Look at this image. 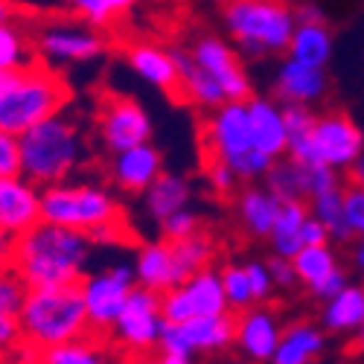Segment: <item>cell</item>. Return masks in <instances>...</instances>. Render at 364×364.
Here are the masks:
<instances>
[{
    "label": "cell",
    "instance_id": "d4e9b609",
    "mask_svg": "<svg viewBox=\"0 0 364 364\" xmlns=\"http://www.w3.org/2000/svg\"><path fill=\"white\" fill-rule=\"evenodd\" d=\"M364 323V286H344L336 297L323 300V312H321V326L332 336L341 332H358Z\"/></svg>",
    "mask_w": 364,
    "mask_h": 364
},
{
    "label": "cell",
    "instance_id": "4fadbf2b",
    "mask_svg": "<svg viewBox=\"0 0 364 364\" xmlns=\"http://www.w3.org/2000/svg\"><path fill=\"white\" fill-rule=\"evenodd\" d=\"M312 146L321 164L332 169H350L364 155V132L344 111H323L315 119Z\"/></svg>",
    "mask_w": 364,
    "mask_h": 364
},
{
    "label": "cell",
    "instance_id": "ffe728a7",
    "mask_svg": "<svg viewBox=\"0 0 364 364\" xmlns=\"http://www.w3.org/2000/svg\"><path fill=\"white\" fill-rule=\"evenodd\" d=\"M172 55H175L178 79H181V102L196 105L201 111H213L222 102H228L222 85L196 62L190 47H172Z\"/></svg>",
    "mask_w": 364,
    "mask_h": 364
},
{
    "label": "cell",
    "instance_id": "8fae6325",
    "mask_svg": "<svg viewBox=\"0 0 364 364\" xmlns=\"http://www.w3.org/2000/svg\"><path fill=\"white\" fill-rule=\"evenodd\" d=\"M236 338V312L225 315H198L184 323H166L161 329V353L166 355H196L233 347Z\"/></svg>",
    "mask_w": 364,
    "mask_h": 364
},
{
    "label": "cell",
    "instance_id": "4316f807",
    "mask_svg": "<svg viewBox=\"0 0 364 364\" xmlns=\"http://www.w3.org/2000/svg\"><path fill=\"white\" fill-rule=\"evenodd\" d=\"M190 196H193V187L184 175L161 172L155 178V184L143 193V204H146V213L161 222V219L172 216L175 210H184L190 204Z\"/></svg>",
    "mask_w": 364,
    "mask_h": 364
},
{
    "label": "cell",
    "instance_id": "ee69618b",
    "mask_svg": "<svg viewBox=\"0 0 364 364\" xmlns=\"http://www.w3.org/2000/svg\"><path fill=\"white\" fill-rule=\"evenodd\" d=\"M23 329L18 315H0V355H9L15 350H23Z\"/></svg>",
    "mask_w": 364,
    "mask_h": 364
},
{
    "label": "cell",
    "instance_id": "836d02e7",
    "mask_svg": "<svg viewBox=\"0 0 364 364\" xmlns=\"http://www.w3.org/2000/svg\"><path fill=\"white\" fill-rule=\"evenodd\" d=\"M38 364H108L102 355V338H76L47 350H36Z\"/></svg>",
    "mask_w": 364,
    "mask_h": 364
},
{
    "label": "cell",
    "instance_id": "91938a15",
    "mask_svg": "<svg viewBox=\"0 0 364 364\" xmlns=\"http://www.w3.org/2000/svg\"><path fill=\"white\" fill-rule=\"evenodd\" d=\"M23 364H38V361H36V353H33V355H29V358H26Z\"/></svg>",
    "mask_w": 364,
    "mask_h": 364
},
{
    "label": "cell",
    "instance_id": "cb8c5ba5",
    "mask_svg": "<svg viewBox=\"0 0 364 364\" xmlns=\"http://www.w3.org/2000/svg\"><path fill=\"white\" fill-rule=\"evenodd\" d=\"M280 204L283 201L268 187H248V190H242L239 198H236V213H239L242 228H245L251 236L268 239L271 228H274V222H277Z\"/></svg>",
    "mask_w": 364,
    "mask_h": 364
},
{
    "label": "cell",
    "instance_id": "ac0fdd59",
    "mask_svg": "<svg viewBox=\"0 0 364 364\" xmlns=\"http://www.w3.org/2000/svg\"><path fill=\"white\" fill-rule=\"evenodd\" d=\"M126 62L146 85L181 102V79H178V65L172 50L155 41H132L126 44Z\"/></svg>",
    "mask_w": 364,
    "mask_h": 364
},
{
    "label": "cell",
    "instance_id": "f907efd6",
    "mask_svg": "<svg viewBox=\"0 0 364 364\" xmlns=\"http://www.w3.org/2000/svg\"><path fill=\"white\" fill-rule=\"evenodd\" d=\"M15 242H18L15 233H9L6 228H0V268L12 265V259H15Z\"/></svg>",
    "mask_w": 364,
    "mask_h": 364
},
{
    "label": "cell",
    "instance_id": "74e56055",
    "mask_svg": "<svg viewBox=\"0 0 364 364\" xmlns=\"http://www.w3.org/2000/svg\"><path fill=\"white\" fill-rule=\"evenodd\" d=\"M158 225H161V239H166V242H181V239H187V236L204 230L201 216L196 213V210H190V207L175 210L172 216L161 219Z\"/></svg>",
    "mask_w": 364,
    "mask_h": 364
},
{
    "label": "cell",
    "instance_id": "9c48e42d",
    "mask_svg": "<svg viewBox=\"0 0 364 364\" xmlns=\"http://www.w3.org/2000/svg\"><path fill=\"white\" fill-rule=\"evenodd\" d=\"M161 329H164V315H161V294L134 286L123 312L114 321L108 338L137 358L151 353L161 344Z\"/></svg>",
    "mask_w": 364,
    "mask_h": 364
},
{
    "label": "cell",
    "instance_id": "8992f818",
    "mask_svg": "<svg viewBox=\"0 0 364 364\" xmlns=\"http://www.w3.org/2000/svg\"><path fill=\"white\" fill-rule=\"evenodd\" d=\"M222 21L236 50L248 58L286 53L297 26L289 0H225Z\"/></svg>",
    "mask_w": 364,
    "mask_h": 364
},
{
    "label": "cell",
    "instance_id": "277c9868",
    "mask_svg": "<svg viewBox=\"0 0 364 364\" xmlns=\"http://www.w3.org/2000/svg\"><path fill=\"white\" fill-rule=\"evenodd\" d=\"M201 158L228 164L239 181H257L274 166V158L257 149L248 102L228 100L219 108L207 111L201 123Z\"/></svg>",
    "mask_w": 364,
    "mask_h": 364
},
{
    "label": "cell",
    "instance_id": "e0dca14e",
    "mask_svg": "<svg viewBox=\"0 0 364 364\" xmlns=\"http://www.w3.org/2000/svg\"><path fill=\"white\" fill-rule=\"evenodd\" d=\"M329 94L326 68L303 65L286 55L274 76V100L280 105H315Z\"/></svg>",
    "mask_w": 364,
    "mask_h": 364
},
{
    "label": "cell",
    "instance_id": "83f0119b",
    "mask_svg": "<svg viewBox=\"0 0 364 364\" xmlns=\"http://www.w3.org/2000/svg\"><path fill=\"white\" fill-rule=\"evenodd\" d=\"M36 62H41L36 50V36H29L18 18L0 21V73H15Z\"/></svg>",
    "mask_w": 364,
    "mask_h": 364
},
{
    "label": "cell",
    "instance_id": "8d00e7d4",
    "mask_svg": "<svg viewBox=\"0 0 364 364\" xmlns=\"http://www.w3.org/2000/svg\"><path fill=\"white\" fill-rule=\"evenodd\" d=\"M26 291L29 286L12 265L0 268V315H18L26 300Z\"/></svg>",
    "mask_w": 364,
    "mask_h": 364
},
{
    "label": "cell",
    "instance_id": "ab89813d",
    "mask_svg": "<svg viewBox=\"0 0 364 364\" xmlns=\"http://www.w3.org/2000/svg\"><path fill=\"white\" fill-rule=\"evenodd\" d=\"M23 175V155H21V134L0 129V178Z\"/></svg>",
    "mask_w": 364,
    "mask_h": 364
},
{
    "label": "cell",
    "instance_id": "ba28073f",
    "mask_svg": "<svg viewBox=\"0 0 364 364\" xmlns=\"http://www.w3.org/2000/svg\"><path fill=\"white\" fill-rule=\"evenodd\" d=\"M134 286H137L134 265H111L82 277L79 289H82V300L90 321V336L108 338V332L119 318V312H123Z\"/></svg>",
    "mask_w": 364,
    "mask_h": 364
},
{
    "label": "cell",
    "instance_id": "52a82bcc",
    "mask_svg": "<svg viewBox=\"0 0 364 364\" xmlns=\"http://www.w3.org/2000/svg\"><path fill=\"white\" fill-rule=\"evenodd\" d=\"M41 219L82 230L87 236L114 222H126L123 207L105 187L73 184V181H62V184L41 190Z\"/></svg>",
    "mask_w": 364,
    "mask_h": 364
},
{
    "label": "cell",
    "instance_id": "1f68e13d",
    "mask_svg": "<svg viewBox=\"0 0 364 364\" xmlns=\"http://www.w3.org/2000/svg\"><path fill=\"white\" fill-rule=\"evenodd\" d=\"M172 254H175V262H178V274H181V283L190 280L196 271L213 265L216 259V242L207 230H198L181 242H172Z\"/></svg>",
    "mask_w": 364,
    "mask_h": 364
},
{
    "label": "cell",
    "instance_id": "9f6ffc18",
    "mask_svg": "<svg viewBox=\"0 0 364 364\" xmlns=\"http://www.w3.org/2000/svg\"><path fill=\"white\" fill-rule=\"evenodd\" d=\"M9 18H15L12 0H0V21H9Z\"/></svg>",
    "mask_w": 364,
    "mask_h": 364
},
{
    "label": "cell",
    "instance_id": "7dc6e473",
    "mask_svg": "<svg viewBox=\"0 0 364 364\" xmlns=\"http://www.w3.org/2000/svg\"><path fill=\"white\" fill-rule=\"evenodd\" d=\"M344 286H350V277H347L344 268H338V271H332V274H329L323 283H318V286L312 289V294L321 297V300H329V297H336Z\"/></svg>",
    "mask_w": 364,
    "mask_h": 364
},
{
    "label": "cell",
    "instance_id": "30bf717a",
    "mask_svg": "<svg viewBox=\"0 0 364 364\" xmlns=\"http://www.w3.org/2000/svg\"><path fill=\"white\" fill-rule=\"evenodd\" d=\"M97 132L102 146L117 155L123 149L151 140V117L134 97L105 90L97 105Z\"/></svg>",
    "mask_w": 364,
    "mask_h": 364
},
{
    "label": "cell",
    "instance_id": "6da1fadb",
    "mask_svg": "<svg viewBox=\"0 0 364 364\" xmlns=\"http://www.w3.org/2000/svg\"><path fill=\"white\" fill-rule=\"evenodd\" d=\"M94 251V239L82 230L38 222L15 242L12 268L29 289H53L82 283L85 268Z\"/></svg>",
    "mask_w": 364,
    "mask_h": 364
},
{
    "label": "cell",
    "instance_id": "11a10c76",
    "mask_svg": "<svg viewBox=\"0 0 364 364\" xmlns=\"http://www.w3.org/2000/svg\"><path fill=\"white\" fill-rule=\"evenodd\" d=\"M161 364H196L193 355H166L161 353Z\"/></svg>",
    "mask_w": 364,
    "mask_h": 364
},
{
    "label": "cell",
    "instance_id": "5bb4252c",
    "mask_svg": "<svg viewBox=\"0 0 364 364\" xmlns=\"http://www.w3.org/2000/svg\"><path fill=\"white\" fill-rule=\"evenodd\" d=\"M190 53L196 55V62L222 85L228 100L248 102L254 97L251 94L248 70H245V65L239 62V50H233L225 38H219V36H198L190 44Z\"/></svg>",
    "mask_w": 364,
    "mask_h": 364
},
{
    "label": "cell",
    "instance_id": "f1b7e54d",
    "mask_svg": "<svg viewBox=\"0 0 364 364\" xmlns=\"http://www.w3.org/2000/svg\"><path fill=\"white\" fill-rule=\"evenodd\" d=\"M309 219V204L306 201H283L277 222L271 228V251L277 257H294L303 248V225Z\"/></svg>",
    "mask_w": 364,
    "mask_h": 364
},
{
    "label": "cell",
    "instance_id": "44dd1931",
    "mask_svg": "<svg viewBox=\"0 0 364 364\" xmlns=\"http://www.w3.org/2000/svg\"><path fill=\"white\" fill-rule=\"evenodd\" d=\"M248 117H251V132H254L257 149L274 161L286 158L289 155V132H286L283 105L274 97H251Z\"/></svg>",
    "mask_w": 364,
    "mask_h": 364
},
{
    "label": "cell",
    "instance_id": "5b68a950",
    "mask_svg": "<svg viewBox=\"0 0 364 364\" xmlns=\"http://www.w3.org/2000/svg\"><path fill=\"white\" fill-rule=\"evenodd\" d=\"M21 155L23 178H29L41 190L68 181L85 155V140L76 119H70L68 114H55L26 129L21 134Z\"/></svg>",
    "mask_w": 364,
    "mask_h": 364
},
{
    "label": "cell",
    "instance_id": "d6a6232c",
    "mask_svg": "<svg viewBox=\"0 0 364 364\" xmlns=\"http://www.w3.org/2000/svg\"><path fill=\"white\" fill-rule=\"evenodd\" d=\"M291 262H294V271H297V280L306 286L309 291L318 283H323L332 274V271L341 268L338 265V254L329 248V242H326V245H303L291 257Z\"/></svg>",
    "mask_w": 364,
    "mask_h": 364
},
{
    "label": "cell",
    "instance_id": "7bdbcfd3",
    "mask_svg": "<svg viewBox=\"0 0 364 364\" xmlns=\"http://www.w3.org/2000/svg\"><path fill=\"white\" fill-rule=\"evenodd\" d=\"M245 271H248V280H251V289H254V300L257 303H268L271 297H274L277 286H274V280H271V271H268L265 262H248Z\"/></svg>",
    "mask_w": 364,
    "mask_h": 364
},
{
    "label": "cell",
    "instance_id": "60d3db41",
    "mask_svg": "<svg viewBox=\"0 0 364 364\" xmlns=\"http://www.w3.org/2000/svg\"><path fill=\"white\" fill-rule=\"evenodd\" d=\"M201 166H204V178H207V184L213 187V193H219V196H230V193H236L239 175H236L228 164L201 158Z\"/></svg>",
    "mask_w": 364,
    "mask_h": 364
},
{
    "label": "cell",
    "instance_id": "816d5d0a",
    "mask_svg": "<svg viewBox=\"0 0 364 364\" xmlns=\"http://www.w3.org/2000/svg\"><path fill=\"white\" fill-rule=\"evenodd\" d=\"M344 175H347V184H353V187H361V190H364V155H361V158H358V161H355Z\"/></svg>",
    "mask_w": 364,
    "mask_h": 364
},
{
    "label": "cell",
    "instance_id": "f546056e",
    "mask_svg": "<svg viewBox=\"0 0 364 364\" xmlns=\"http://www.w3.org/2000/svg\"><path fill=\"white\" fill-rule=\"evenodd\" d=\"M286 53L291 58H297V62H303V65L326 68L329 58H332V29H329V23H297Z\"/></svg>",
    "mask_w": 364,
    "mask_h": 364
},
{
    "label": "cell",
    "instance_id": "c3c4849f",
    "mask_svg": "<svg viewBox=\"0 0 364 364\" xmlns=\"http://www.w3.org/2000/svg\"><path fill=\"white\" fill-rule=\"evenodd\" d=\"M294 9V21L297 23H326V15L318 4H312V0H297V4H291Z\"/></svg>",
    "mask_w": 364,
    "mask_h": 364
},
{
    "label": "cell",
    "instance_id": "e575fe53",
    "mask_svg": "<svg viewBox=\"0 0 364 364\" xmlns=\"http://www.w3.org/2000/svg\"><path fill=\"white\" fill-rule=\"evenodd\" d=\"M306 204H309V213L323 222V228L329 230V236L336 242H350L353 239V230H350L347 216H344V187L312 196Z\"/></svg>",
    "mask_w": 364,
    "mask_h": 364
},
{
    "label": "cell",
    "instance_id": "484cf974",
    "mask_svg": "<svg viewBox=\"0 0 364 364\" xmlns=\"http://www.w3.org/2000/svg\"><path fill=\"white\" fill-rule=\"evenodd\" d=\"M181 289H184L190 306L198 315H225L230 312V303H228V294H225V286H222V271L216 268H201L196 271V274L190 280L181 283Z\"/></svg>",
    "mask_w": 364,
    "mask_h": 364
},
{
    "label": "cell",
    "instance_id": "d590c367",
    "mask_svg": "<svg viewBox=\"0 0 364 364\" xmlns=\"http://www.w3.org/2000/svg\"><path fill=\"white\" fill-rule=\"evenodd\" d=\"M222 286H225V294L230 303V312H245L257 303L245 265H225L222 268Z\"/></svg>",
    "mask_w": 364,
    "mask_h": 364
},
{
    "label": "cell",
    "instance_id": "7c38bea8",
    "mask_svg": "<svg viewBox=\"0 0 364 364\" xmlns=\"http://www.w3.org/2000/svg\"><path fill=\"white\" fill-rule=\"evenodd\" d=\"M100 33L102 29H94L87 23H50L36 36L38 58L50 68L97 62L105 53V36Z\"/></svg>",
    "mask_w": 364,
    "mask_h": 364
},
{
    "label": "cell",
    "instance_id": "f6af8a7d",
    "mask_svg": "<svg viewBox=\"0 0 364 364\" xmlns=\"http://www.w3.org/2000/svg\"><path fill=\"white\" fill-rule=\"evenodd\" d=\"M336 187H344L338 169H332L326 164L309 166V198L312 196H321V193H329V190H336Z\"/></svg>",
    "mask_w": 364,
    "mask_h": 364
},
{
    "label": "cell",
    "instance_id": "7402d4cb",
    "mask_svg": "<svg viewBox=\"0 0 364 364\" xmlns=\"http://www.w3.org/2000/svg\"><path fill=\"white\" fill-rule=\"evenodd\" d=\"M134 277H137V286L151 289L158 294L181 286L172 242L158 239V242H146V245H140L137 259H134Z\"/></svg>",
    "mask_w": 364,
    "mask_h": 364
},
{
    "label": "cell",
    "instance_id": "9a60e30c",
    "mask_svg": "<svg viewBox=\"0 0 364 364\" xmlns=\"http://www.w3.org/2000/svg\"><path fill=\"white\" fill-rule=\"evenodd\" d=\"M280 338H283V326H280L274 309H268L265 303H254L251 309L236 312L233 347L251 364H268Z\"/></svg>",
    "mask_w": 364,
    "mask_h": 364
},
{
    "label": "cell",
    "instance_id": "681fc988",
    "mask_svg": "<svg viewBox=\"0 0 364 364\" xmlns=\"http://www.w3.org/2000/svg\"><path fill=\"white\" fill-rule=\"evenodd\" d=\"M329 239H332V236H329V230L323 228V222L309 213L306 225H303V245H326Z\"/></svg>",
    "mask_w": 364,
    "mask_h": 364
},
{
    "label": "cell",
    "instance_id": "3957f363",
    "mask_svg": "<svg viewBox=\"0 0 364 364\" xmlns=\"http://www.w3.org/2000/svg\"><path fill=\"white\" fill-rule=\"evenodd\" d=\"M18 318L23 329V344L29 350H47L90 336V321L79 283L29 289Z\"/></svg>",
    "mask_w": 364,
    "mask_h": 364
},
{
    "label": "cell",
    "instance_id": "2e32d148",
    "mask_svg": "<svg viewBox=\"0 0 364 364\" xmlns=\"http://www.w3.org/2000/svg\"><path fill=\"white\" fill-rule=\"evenodd\" d=\"M161 172H164V151L149 140V143L117 151L111 158L108 178L114 181V187L119 193H146Z\"/></svg>",
    "mask_w": 364,
    "mask_h": 364
},
{
    "label": "cell",
    "instance_id": "f35d334b",
    "mask_svg": "<svg viewBox=\"0 0 364 364\" xmlns=\"http://www.w3.org/2000/svg\"><path fill=\"white\" fill-rule=\"evenodd\" d=\"M68 6L73 9V15L82 23L94 26V29H111L117 23V15L111 12L105 0H68Z\"/></svg>",
    "mask_w": 364,
    "mask_h": 364
},
{
    "label": "cell",
    "instance_id": "b9f144b4",
    "mask_svg": "<svg viewBox=\"0 0 364 364\" xmlns=\"http://www.w3.org/2000/svg\"><path fill=\"white\" fill-rule=\"evenodd\" d=\"M344 216L353 236H364V190L344 184Z\"/></svg>",
    "mask_w": 364,
    "mask_h": 364
},
{
    "label": "cell",
    "instance_id": "6f0895ef",
    "mask_svg": "<svg viewBox=\"0 0 364 364\" xmlns=\"http://www.w3.org/2000/svg\"><path fill=\"white\" fill-rule=\"evenodd\" d=\"M358 347H361V350H364V323H361V326H358Z\"/></svg>",
    "mask_w": 364,
    "mask_h": 364
},
{
    "label": "cell",
    "instance_id": "bcb514c9",
    "mask_svg": "<svg viewBox=\"0 0 364 364\" xmlns=\"http://www.w3.org/2000/svg\"><path fill=\"white\" fill-rule=\"evenodd\" d=\"M265 265H268L271 280H274L277 289H291L294 283H300V280H297V271H294V262H291L289 257H277V254H274Z\"/></svg>",
    "mask_w": 364,
    "mask_h": 364
},
{
    "label": "cell",
    "instance_id": "f5cc1de1",
    "mask_svg": "<svg viewBox=\"0 0 364 364\" xmlns=\"http://www.w3.org/2000/svg\"><path fill=\"white\" fill-rule=\"evenodd\" d=\"M105 4L111 6V12H114L117 18H123V15H129V12L140 4V0H105Z\"/></svg>",
    "mask_w": 364,
    "mask_h": 364
},
{
    "label": "cell",
    "instance_id": "603a6c76",
    "mask_svg": "<svg viewBox=\"0 0 364 364\" xmlns=\"http://www.w3.org/2000/svg\"><path fill=\"white\" fill-rule=\"evenodd\" d=\"M326 347V329L312 321H297L283 329V338L268 364H312Z\"/></svg>",
    "mask_w": 364,
    "mask_h": 364
},
{
    "label": "cell",
    "instance_id": "94428289",
    "mask_svg": "<svg viewBox=\"0 0 364 364\" xmlns=\"http://www.w3.org/2000/svg\"><path fill=\"white\" fill-rule=\"evenodd\" d=\"M4 76H6V73H0V82H4Z\"/></svg>",
    "mask_w": 364,
    "mask_h": 364
},
{
    "label": "cell",
    "instance_id": "680465c9",
    "mask_svg": "<svg viewBox=\"0 0 364 364\" xmlns=\"http://www.w3.org/2000/svg\"><path fill=\"white\" fill-rule=\"evenodd\" d=\"M137 364H161V358H158V361H151V358H137Z\"/></svg>",
    "mask_w": 364,
    "mask_h": 364
},
{
    "label": "cell",
    "instance_id": "4dcf8cb0",
    "mask_svg": "<svg viewBox=\"0 0 364 364\" xmlns=\"http://www.w3.org/2000/svg\"><path fill=\"white\" fill-rule=\"evenodd\" d=\"M265 187L280 201H309V166L294 158H277L265 172Z\"/></svg>",
    "mask_w": 364,
    "mask_h": 364
},
{
    "label": "cell",
    "instance_id": "7a4b0ae2",
    "mask_svg": "<svg viewBox=\"0 0 364 364\" xmlns=\"http://www.w3.org/2000/svg\"><path fill=\"white\" fill-rule=\"evenodd\" d=\"M73 100V87L47 62L6 73L0 82V129L23 134L44 119L65 114Z\"/></svg>",
    "mask_w": 364,
    "mask_h": 364
},
{
    "label": "cell",
    "instance_id": "d6986e66",
    "mask_svg": "<svg viewBox=\"0 0 364 364\" xmlns=\"http://www.w3.org/2000/svg\"><path fill=\"white\" fill-rule=\"evenodd\" d=\"M41 222V187L29 178H0V228L21 236Z\"/></svg>",
    "mask_w": 364,
    "mask_h": 364
},
{
    "label": "cell",
    "instance_id": "db71d44e",
    "mask_svg": "<svg viewBox=\"0 0 364 364\" xmlns=\"http://www.w3.org/2000/svg\"><path fill=\"white\" fill-rule=\"evenodd\" d=\"M353 265L364 274V236H358V242L353 245Z\"/></svg>",
    "mask_w": 364,
    "mask_h": 364
}]
</instances>
